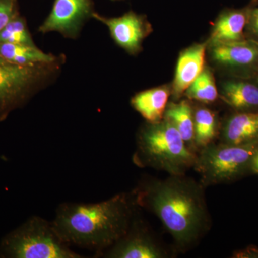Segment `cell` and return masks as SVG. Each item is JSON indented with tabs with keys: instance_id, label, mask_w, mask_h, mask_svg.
<instances>
[{
	"instance_id": "6da1fadb",
	"label": "cell",
	"mask_w": 258,
	"mask_h": 258,
	"mask_svg": "<svg viewBox=\"0 0 258 258\" xmlns=\"http://www.w3.org/2000/svg\"><path fill=\"white\" fill-rule=\"evenodd\" d=\"M200 182L184 176L142 180L134 189L139 208L159 219L178 251L185 252L198 244L212 226Z\"/></svg>"
},
{
	"instance_id": "7a4b0ae2",
	"label": "cell",
	"mask_w": 258,
	"mask_h": 258,
	"mask_svg": "<svg viewBox=\"0 0 258 258\" xmlns=\"http://www.w3.org/2000/svg\"><path fill=\"white\" fill-rule=\"evenodd\" d=\"M138 208L134 191L122 192L99 203L60 204L51 222L64 242L99 257L125 235Z\"/></svg>"
},
{
	"instance_id": "3957f363",
	"label": "cell",
	"mask_w": 258,
	"mask_h": 258,
	"mask_svg": "<svg viewBox=\"0 0 258 258\" xmlns=\"http://www.w3.org/2000/svg\"><path fill=\"white\" fill-rule=\"evenodd\" d=\"M196 159L197 153L186 146L177 129L165 118L157 123L147 122L139 129L133 156L139 167L184 176L194 168Z\"/></svg>"
},
{
	"instance_id": "277c9868",
	"label": "cell",
	"mask_w": 258,
	"mask_h": 258,
	"mask_svg": "<svg viewBox=\"0 0 258 258\" xmlns=\"http://www.w3.org/2000/svg\"><path fill=\"white\" fill-rule=\"evenodd\" d=\"M66 59L60 55L52 62L20 66L0 56V122L53 82Z\"/></svg>"
},
{
	"instance_id": "5b68a950",
	"label": "cell",
	"mask_w": 258,
	"mask_h": 258,
	"mask_svg": "<svg viewBox=\"0 0 258 258\" xmlns=\"http://www.w3.org/2000/svg\"><path fill=\"white\" fill-rule=\"evenodd\" d=\"M0 257L82 258L56 232L52 222L32 216L5 235L0 243Z\"/></svg>"
},
{
	"instance_id": "8992f818",
	"label": "cell",
	"mask_w": 258,
	"mask_h": 258,
	"mask_svg": "<svg viewBox=\"0 0 258 258\" xmlns=\"http://www.w3.org/2000/svg\"><path fill=\"white\" fill-rule=\"evenodd\" d=\"M258 142L242 145L211 144L197 153L194 169L200 176L204 187L228 184L249 174Z\"/></svg>"
},
{
	"instance_id": "52a82bcc",
	"label": "cell",
	"mask_w": 258,
	"mask_h": 258,
	"mask_svg": "<svg viewBox=\"0 0 258 258\" xmlns=\"http://www.w3.org/2000/svg\"><path fill=\"white\" fill-rule=\"evenodd\" d=\"M134 215L123 237L100 257L106 258H166L170 254L155 238L145 222Z\"/></svg>"
},
{
	"instance_id": "ba28073f",
	"label": "cell",
	"mask_w": 258,
	"mask_h": 258,
	"mask_svg": "<svg viewBox=\"0 0 258 258\" xmlns=\"http://www.w3.org/2000/svg\"><path fill=\"white\" fill-rule=\"evenodd\" d=\"M94 13L93 0H55L50 15L38 31L57 32L68 38L76 39Z\"/></svg>"
},
{
	"instance_id": "9c48e42d",
	"label": "cell",
	"mask_w": 258,
	"mask_h": 258,
	"mask_svg": "<svg viewBox=\"0 0 258 258\" xmlns=\"http://www.w3.org/2000/svg\"><path fill=\"white\" fill-rule=\"evenodd\" d=\"M93 18L106 25L115 43L131 55L140 52L142 42L152 30L147 18L133 11L118 18H106L95 12Z\"/></svg>"
},
{
	"instance_id": "30bf717a",
	"label": "cell",
	"mask_w": 258,
	"mask_h": 258,
	"mask_svg": "<svg viewBox=\"0 0 258 258\" xmlns=\"http://www.w3.org/2000/svg\"><path fill=\"white\" fill-rule=\"evenodd\" d=\"M210 55L224 69L242 76L258 77V42L253 40L210 45Z\"/></svg>"
},
{
	"instance_id": "8fae6325",
	"label": "cell",
	"mask_w": 258,
	"mask_h": 258,
	"mask_svg": "<svg viewBox=\"0 0 258 258\" xmlns=\"http://www.w3.org/2000/svg\"><path fill=\"white\" fill-rule=\"evenodd\" d=\"M207 43L195 44L180 53L171 87L175 99L181 98L187 88L205 69Z\"/></svg>"
},
{
	"instance_id": "7c38bea8",
	"label": "cell",
	"mask_w": 258,
	"mask_h": 258,
	"mask_svg": "<svg viewBox=\"0 0 258 258\" xmlns=\"http://www.w3.org/2000/svg\"><path fill=\"white\" fill-rule=\"evenodd\" d=\"M258 142V111L236 112L224 123L221 143L242 145Z\"/></svg>"
},
{
	"instance_id": "4fadbf2b",
	"label": "cell",
	"mask_w": 258,
	"mask_h": 258,
	"mask_svg": "<svg viewBox=\"0 0 258 258\" xmlns=\"http://www.w3.org/2000/svg\"><path fill=\"white\" fill-rule=\"evenodd\" d=\"M250 12L242 10H227L217 19L212 29L210 45L246 40L244 31L248 24Z\"/></svg>"
},
{
	"instance_id": "5bb4252c",
	"label": "cell",
	"mask_w": 258,
	"mask_h": 258,
	"mask_svg": "<svg viewBox=\"0 0 258 258\" xmlns=\"http://www.w3.org/2000/svg\"><path fill=\"white\" fill-rule=\"evenodd\" d=\"M222 99L237 112L258 111V83L247 79L222 83Z\"/></svg>"
},
{
	"instance_id": "9a60e30c",
	"label": "cell",
	"mask_w": 258,
	"mask_h": 258,
	"mask_svg": "<svg viewBox=\"0 0 258 258\" xmlns=\"http://www.w3.org/2000/svg\"><path fill=\"white\" fill-rule=\"evenodd\" d=\"M171 94L169 86H159L137 93L132 98L131 103L148 123H157L164 119Z\"/></svg>"
},
{
	"instance_id": "2e32d148",
	"label": "cell",
	"mask_w": 258,
	"mask_h": 258,
	"mask_svg": "<svg viewBox=\"0 0 258 258\" xmlns=\"http://www.w3.org/2000/svg\"><path fill=\"white\" fill-rule=\"evenodd\" d=\"M164 118L169 120L179 132L188 147L197 153L194 142V111L187 100L179 103H169L166 106Z\"/></svg>"
},
{
	"instance_id": "e0dca14e",
	"label": "cell",
	"mask_w": 258,
	"mask_h": 258,
	"mask_svg": "<svg viewBox=\"0 0 258 258\" xmlns=\"http://www.w3.org/2000/svg\"><path fill=\"white\" fill-rule=\"evenodd\" d=\"M0 56L5 60L20 66H31L55 61L58 56L46 53L36 45L0 43Z\"/></svg>"
},
{
	"instance_id": "ac0fdd59",
	"label": "cell",
	"mask_w": 258,
	"mask_h": 258,
	"mask_svg": "<svg viewBox=\"0 0 258 258\" xmlns=\"http://www.w3.org/2000/svg\"><path fill=\"white\" fill-rule=\"evenodd\" d=\"M195 147L197 152L213 143L217 133V120L215 113L209 108H199L194 111ZM198 153V152H197Z\"/></svg>"
},
{
	"instance_id": "d6986e66",
	"label": "cell",
	"mask_w": 258,
	"mask_h": 258,
	"mask_svg": "<svg viewBox=\"0 0 258 258\" xmlns=\"http://www.w3.org/2000/svg\"><path fill=\"white\" fill-rule=\"evenodd\" d=\"M185 95L189 99L204 103H211L216 101L218 91L215 78L208 68L205 67L201 74L190 85Z\"/></svg>"
},
{
	"instance_id": "ffe728a7",
	"label": "cell",
	"mask_w": 258,
	"mask_h": 258,
	"mask_svg": "<svg viewBox=\"0 0 258 258\" xmlns=\"http://www.w3.org/2000/svg\"><path fill=\"white\" fill-rule=\"evenodd\" d=\"M0 43L35 45L24 17L17 15L0 30Z\"/></svg>"
},
{
	"instance_id": "44dd1931",
	"label": "cell",
	"mask_w": 258,
	"mask_h": 258,
	"mask_svg": "<svg viewBox=\"0 0 258 258\" xmlns=\"http://www.w3.org/2000/svg\"><path fill=\"white\" fill-rule=\"evenodd\" d=\"M19 14L18 0H0V30Z\"/></svg>"
},
{
	"instance_id": "7402d4cb",
	"label": "cell",
	"mask_w": 258,
	"mask_h": 258,
	"mask_svg": "<svg viewBox=\"0 0 258 258\" xmlns=\"http://www.w3.org/2000/svg\"><path fill=\"white\" fill-rule=\"evenodd\" d=\"M247 27L249 33L252 36L251 40L258 42V8L252 10L249 13V21Z\"/></svg>"
},
{
	"instance_id": "603a6c76",
	"label": "cell",
	"mask_w": 258,
	"mask_h": 258,
	"mask_svg": "<svg viewBox=\"0 0 258 258\" xmlns=\"http://www.w3.org/2000/svg\"><path fill=\"white\" fill-rule=\"evenodd\" d=\"M249 174L258 176V149L252 157L249 167Z\"/></svg>"
},
{
	"instance_id": "cb8c5ba5",
	"label": "cell",
	"mask_w": 258,
	"mask_h": 258,
	"mask_svg": "<svg viewBox=\"0 0 258 258\" xmlns=\"http://www.w3.org/2000/svg\"><path fill=\"white\" fill-rule=\"evenodd\" d=\"M113 1H117V0H113Z\"/></svg>"
}]
</instances>
